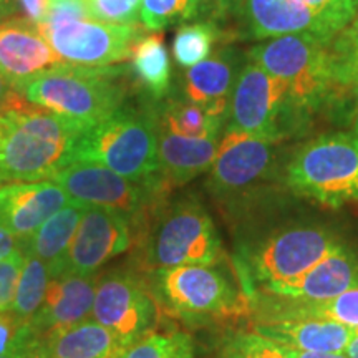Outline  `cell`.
<instances>
[{
	"instance_id": "7dc6e473",
	"label": "cell",
	"mask_w": 358,
	"mask_h": 358,
	"mask_svg": "<svg viewBox=\"0 0 358 358\" xmlns=\"http://www.w3.org/2000/svg\"><path fill=\"white\" fill-rule=\"evenodd\" d=\"M27 347V345H25ZM24 347V348H25ZM24 348H20V350H12V352H7V353H0V358H17L22 353Z\"/></svg>"
},
{
	"instance_id": "30bf717a",
	"label": "cell",
	"mask_w": 358,
	"mask_h": 358,
	"mask_svg": "<svg viewBox=\"0 0 358 358\" xmlns=\"http://www.w3.org/2000/svg\"><path fill=\"white\" fill-rule=\"evenodd\" d=\"M148 259L156 268L226 261L216 224L196 196H182L156 209L148 234Z\"/></svg>"
},
{
	"instance_id": "cb8c5ba5",
	"label": "cell",
	"mask_w": 358,
	"mask_h": 358,
	"mask_svg": "<svg viewBox=\"0 0 358 358\" xmlns=\"http://www.w3.org/2000/svg\"><path fill=\"white\" fill-rule=\"evenodd\" d=\"M87 206L70 203L45 221L27 241H22V248L47 264L50 277L65 272V259L69 248L77 231Z\"/></svg>"
},
{
	"instance_id": "d4e9b609",
	"label": "cell",
	"mask_w": 358,
	"mask_h": 358,
	"mask_svg": "<svg viewBox=\"0 0 358 358\" xmlns=\"http://www.w3.org/2000/svg\"><path fill=\"white\" fill-rule=\"evenodd\" d=\"M257 307L256 320L261 319H322L332 320L358 330V287L324 302L285 303L272 301H252Z\"/></svg>"
},
{
	"instance_id": "b9f144b4",
	"label": "cell",
	"mask_w": 358,
	"mask_h": 358,
	"mask_svg": "<svg viewBox=\"0 0 358 358\" xmlns=\"http://www.w3.org/2000/svg\"><path fill=\"white\" fill-rule=\"evenodd\" d=\"M17 358H48L47 357V345L43 340L35 338L27 345Z\"/></svg>"
},
{
	"instance_id": "7402d4cb",
	"label": "cell",
	"mask_w": 358,
	"mask_h": 358,
	"mask_svg": "<svg viewBox=\"0 0 358 358\" xmlns=\"http://www.w3.org/2000/svg\"><path fill=\"white\" fill-rule=\"evenodd\" d=\"M252 332L303 352L345 353L355 330L350 327L322 319H261L254 322Z\"/></svg>"
},
{
	"instance_id": "74e56055",
	"label": "cell",
	"mask_w": 358,
	"mask_h": 358,
	"mask_svg": "<svg viewBox=\"0 0 358 358\" xmlns=\"http://www.w3.org/2000/svg\"><path fill=\"white\" fill-rule=\"evenodd\" d=\"M22 17L34 24H43L48 13V0H17Z\"/></svg>"
},
{
	"instance_id": "9a60e30c",
	"label": "cell",
	"mask_w": 358,
	"mask_h": 358,
	"mask_svg": "<svg viewBox=\"0 0 358 358\" xmlns=\"http://www.w3.org/2000/svg\"><path fill=\"white\" fill-rule=\"evenodd\" d=\"M133 227L122 214L87 206L66 252L65 272L93 275L133 244Z\"/></svg>"
},
{
	"instance_id": "7bdbcfd3",
	"label": "cell",
	"mask_w": 358,
	"mask_h": 358,
	"mask_svg": "<svg viewBox=\"0 0 358 358\" xmlns=\"http://www.w3.org/2000/svg\"><path fill=\"white\" fill-rule=\"evenodd\" d=\"M17 12H19L17 0H0V22L10 19Z\"/></svg>"
},
{
	"instance_id": "7c38bea8",
	"label": "cell",
	"mask_w": 358,
	"mask_h": 358,
	"mask_svg": "<svg viewBox=\"0 0 358 358\" xmlns=\"http://www.w3.org/2000/svg\"><path fill=\"white\" fill-rule=\"evenodd\" d=\"M62 65L103 69L129 60L133 45L145 35L138 24H110L93 17L37 25Z\"/></svg>"
},
{
	"instance_id": "f546056e",
	"label": "cell",
	"mask_w": 358,
	"mask_h": 358,
	"mask_svg": "<svg viewBox=\"0 0 358 358\" xmlns=\"http://www.w3.org/2000/svg\"><path fill=\"white\" fill-rule=\"evenodd\" d=\"M209 0H141L140 20L150 32L196 19H211Z\"/></svg>"
},
{
	"instance_id": "83f0119b",
	"label": "cell",
	"mask_w": 358,
	"mask_h": 358,
	"mask_svg": "<svg viewBox=\"0 0 358 358\" xmlns=\"http://www.w3.org/2000/svg\"><path fill=\"white\" fill-rule=\"evenodd\" d=\"M158 122L163 128L181 136L204 138L224 131L227 120L211 116L199 105H194L179 95H169L166 100L158 101Z\"/></svg>"
},
{
	"instance_id": "603a6c76",
	"label": "cell",
	"mask_w": 358,
	"mask_h": 358,
	"mask_svg": "<svg viewBox=\"0 0 358 358\" xmlns=\"http://www.w3.org/2000/svg\"><path fill=\"white\" fill-rule=\"evenodd\" d=\"M128 71L134 88L148 100L163 101L171 95V57L159 34H145L136 40L129 55Z\"/></svg>"
},
{
	"instance_id": "8fae6325",
	"label": "cell",
	"mask_w": 358,
	"mask_h": 358,
	"mask_svg": "<svg viewBox=\"0 0 358 358\" xmlns=\"http://www.w3.org/2000/svg\"><path fill=\"white\" fill-rule=\"evenodd\" d=\"M71 203L108 209L127 217L133 229H143L168 191L136 182L95 163L77 161L52 178Z\"/></svg>"
},
{
	"instance_id": "8992f818",
	"label": "cell",
	"mask_w": 358,
	"mask_h": 358,
	"mask_svg": "<svg viewBox=\"0 0 358 358\" xmlns=\"http://www.w3.org/2000/svg\"><path fill=\"white\" fill-rule=\"evenodd\" d=\"M312 123L313 116L299 105L289 88L248 53L232 92L226 128L261 140L287 143L306 134Z\"/></svg>"
},
{
	"instance_id": "3957f363",
	"label": "cell",
	"mask_w": 358,
	"mask_h": 358,
	"mask_svg": "<svg viewBox=\"0 0 358 358\" xmlns=\"http://www.w3.org/2000/svg\"><path fill=\"white\" fill-rule=\"evenodd\" d=\"M0 115L6 122L0 186L6 182L52 179L71 164L75 145L87 129L32 103Z\"/></svg>"
},
{
	"instance_id": "4316f807",
	"label": "cell",
	"mask_w": 358,
	"mask_h": 358,
	"mask_svg": "<svg viewBox=\"0 0 358 358\" xmlns=\"http://www.w3.org/2000/svg\"><path fill=\"white\" fill-rule=\"evenodd\" d=\"M232 35L224 30L221 22L198 19L179 25L173 38V57L179 69H191L201 64L219 45L229 43Z\"/></svg>"
},
{
	"instance_id": "7a4b0ae2",
	"label": "cell",
	"mask_w": 358,
	"mask_h": 358,
	"mask_svg": "<svg viewBox=\"0 0 358 358\" xmlns=\"http://www.w3.org/2000/svg\"><path fill=\"white\" fill-rule=\"evenodd\" d=\"M17 88L32 105L88 129L122 108L134 85L124 65L103 69L60 65L40 71Z\"/></svg>"
},
{
	"instance_id": "ab89813d",
	"label": "cell",
	"mask_w": 358,
	"mask_h": 358,
	"mask_svg": "<svg viewBox=\"0 0 358 358\" xmlns=\"http://www.w3.org/2000/svg\"><path fill=\"white\" fill-rule=\"evenodd\" d=\"M209 3H211V10H213L211 19L221 22L222 24L224 20H227L229 17H232V13H234L237 6L241 3V0H209Z\"/></svg>"
},
{
	"instance_id": "60d3db41",
	"label": "cell",
	"mask_w": 358,
	"mask_h": 358,
	"mask_svg": "<svg viewBox=\"0 0 358 358\" xmlns=\"http://www.w3.org/2000/svg\"><path fill=\"white\" fill-rule=\"evenodd\" d=\"M22 248V241L0 224V261Z\"/></svg>"
},
{
	"instance_id": "836d02e7",
	"label": "cell",
	"mask_w": 358,
	"mask_h": 358,
	"mask_svg": "<svg viewBox=\"0 0 358 358\" xmlns=\"http://www.w3.org/2000/svg\"><path fill=\"white\" fill-rule=\"evenodd\" d=\"M219 358H279L271 340L256 332L237 334L222 347Z\"/></svg>"
},
{
	"instance_id": "5bb4252c",
	"label": "cell",
	"mask_w": 358,
	"mask_h": 358,
	"mask_svg": "<svg viewBox=\"0 0 358 358\" xmlns=\"http://www.w3.org/2000/svg\"><path fill=\"white\" fill-rule=\"evenodd\" d=\"M232 17L237 37L257 42L285 35H310L332 42L342 32L335 22L301 0H241Z\"/></svg>"
},
{
	"instance_id": "9c48e42d",
	"label": "cell",
	"mask_w": 358,
	"mask_h": 358,
	"mask_svg": "<svg viewBox=\"0 0 358 358\" xmlns=\"http://www.w3.org/2000/svg\"><path fill=\"white\" fill-rule=\"evenodd\" d=\"M343 239L317 222H292L274 227L249 245L245 254L244 285L257 290L289 282L342 249Z\"/></svg>"
},
{
	"instance_id": "d590c367",
	"label": "cell",
	"mask_w": 358,
	"mask_h": 358,
	"mask_svg": "<svg viewBox=\"0 0 358 358\" xmlns=\"http://www.w3.org/2000/svg\"><path fill=\"white\" fill-rule=\"evenodd\" d=\"M301 2L324 13L340 29H343L358 10V0H301Z\"/></svg>"
},
{
	"instance_id": "277c9868",
	"label": "cell",
	"mask_w": 358,
	"mask_h": 358,
	"mask_svg": "<svg viewBox=\"0 0 358 358\" xmlns=\"http://www.w3.org/2000/svg\"><path fill=\"white\" fill-rule=\"evenodd\" d=\"M289 155L285 143L224 128L206 187L224 209L234 214L244 213L271 198L274 186H285L284 171Z\"/></svg>"
},
{
	"instance_id": "1f68e13d",
	"label": "cell",
	"mask_w": 358,
	"mask_h": 358,
	"mask_svg": "<svg viewBox=\"0 0 358 358\" xmlns=\"http://www.w3.org/2000/svg\"><path fill=\"white\" fill-rule=\"evenodd\" d=\"M334 73L342 90L358 88V10L330 43Z\"/></svg>"
},
{
	"instance_id": "5b68a950",
	"label": "cell",
	"mask_w": 358,
	"mask_h": 358,
	"mask_svg": "<svg viewBox=\"0 0 358 358\" xmlns=\"http://www.w3.org/2000/svg\"><path fill=\"white\" fill-rule=\"evenodd\" d=\"M284 182L292 194L325 208L358 203V138L325 133L295 148Z\"/></svg>"
},
{
	"instance_id": "6da1fadb",
	"label": "cell",
	"mask_w": 358,
	"mask_h": 358,
	"mask_svg": "<svg viewBox=\"0 0 358 358\" xmlns=\"http://www.w3.org/2000/svg\"><path fill=\"white\" fill-rule=\"evenodd\" d=\"M77 161L101 164L131 181L168 191L159 178L158 101L128 100L101 123L85 129L71 163Z\"/></svg>"
},
{
	"instance_id": "ee69618b",
	"label": "cell",
	"mask_w": 358,
	"mask_h": 358,
	"mask_svg": "<svg viewBox=\"0 0 358 358\" xmlns=\"http://www.w3.org/2000/svg\"><path fill=\"white\" fill-rule=\"evenodd\" d=\"M345 355L348 358H358V330H355V335H353L350 345L345 350Z\"/></svg>"
},
{
	"instance_id": "d6a6232c",
	"label": "cell",
	"mask_w": 358,
	"mask_h": 358,
	"mask_svg": "<svg viewBox=\"0 0 358 358\" xmlns=\"http://www.w3.org/2000/svg\"><path fill=\"white\" fill-rule=\"evenodd\" d=\"M90 17L110 24H138L141 0H83Z\"/></svg>"
},
{
	"instance_id": "f1b7e54d",
	"label": "cell",
	"mask_w": 358,
	"mask_h": 358,
	"mask_svg": "<svg viewBox=\"0 0 358 358\" xmlns=\"http://www.w3.org/2000/svg\"><path fill=\"white\" fill-rule=\"evenodd\" d=\"M24 254V266H22L15 299H13L10 312L22 324H29L35 317V313L38 312L40 306H42L48 280H50V274H48L47 264L42 259L34 256L32 252L25 249Z\"/></svg>"
},
{
	"instance_id": "ac0fdd59",
	"label": "cell",
	"mask_w": 358,
	"mask_h": 358,
	"mask_svg": "<svg viewBox=\"0 0 358 358\" xmlns=\"http://www.w3.org/2000/svg\"><path fill=\"white\" fill-rule=\"evenodd\" d=\"M96 275L73 272L50 277L43 302L29 322L35 335L43 342L82 324L92 317L96 292Z\"/></svg>"
},
{
	"instance_id": "4dcf8cb0",
	"label": "cell",
	"mask_w": 358,
	"mask_h": 358,
	"mask_svg": "<svg viewBox=\"0 0 358 358\" xmlns=\"http://www.w3.org/2000/svg\"><path fill=\"white\" fill-rule=\"evenodd\" d=\"M118 358H194L189 335L176 329L148 332L131 343Z\"/></svg>"
},
{
	"instance_id": "d6986e66",
	"label": "cell",
	"mask_w": 358,
	"mask_h": 358,
	"mask_svg": "<svg viewBox=\"0 0 358 358\" xmlns=\"http://www.w3.org/2000/svg\"><path fill=\"white\" fill-rule=\"evenodd\" d=\"M71 201L52 179L6 182L0 186V224L27 241L48 217Z\"/></svg>"
},
{
	"instance_id": "2e32d148",
	"label": "cell",
	"mask_w": 358,
	"mask_h": 358,
	"mask_svg": "<svg viewBox=\"0 0 358 358\" xmlns=\"http://www.w3.org/2000/svg\"><path fill=\"white\" fill-rule=\"evenodd\" d=\"M355 287H358V254L343 245L302 275L254 290L250 299L285 303L324 302Z\"/></svg>"
},
{
	"instance_id": "ba28073f",
	"label": "cell",
	"mask_w": 358,
	"mask_h": 358,
	"mask_svg": "<svg viewBox=\"0 0 358 358\" xmlns=\"http://www.w3.org/2000/svg\"><path fill=\"white\" fill-rule=\"evenodd\" d=\"M226 262V261H224ZM224 262L158 268L156 299L174 315L191 320H231L252 315V299Z\"/></svg>"
},
{
	"instance_id": "52a82bcc",
	"label": "cell",
	"mask_w": 358,
	"mask_h": 358,
	"mask_svg": "<svg viewBox=\"0 0 358 358\" xmlns=\"http://www.w3.org/2000/svg\"><path fill=\"white\" fill-rule=\"evenodd\" d=\"M330 43L310 35H285L259 42L248 53L315 118L332 108L342 90L335 80Z\"/></svg>"
},
{
	"instance_id": "e575fe53",
	"label": "cell",
	"mask_w": 358,
	"mask_h": 358,
	"mask_svg": "<svg viewBox=\"0 0 358 358\" xmlns=\"http://www.w3.org/2000/svg\"><path fill=\"white\" fill-rule=\"evenodd\" d=\"M24 249H17L10 256L0 261V315L10 312L13 299H15L17 284L24 266Z\"/></svg>"
},
{
	"instance_id": "f35d334b",
	"label": "cell",
	"mask_w": 358,
	"mask_h": 358,
	"mask_svg": "<svg viewBox=\"0 0 358 358\" xmlns=\"http://www.w3.org/2000/svg\"><path fill=\"white\" fill-rule=\"evenodd\" d=\"M274 345H275V352H277V355H279V358H348L345 353L303 352V350H295V348L279 345V343H274Z\"/></svg>"
},
{
	"instance_id": "44dd1931",
	"label": "cell",
	"mask_w": 358,
	"mask_h": 358,
	"mask_svg": "<svg viewBox=\"0 0 358 358\" xmlns=\"http://www.w3.org/2000/svg\"><path fill=\"white\" fill-rule=\"evenodd\" d=\"M224 131L204 138H187L171 133L158 122V161L163 186H182L203 173H208L216 158Z\"/></svg>"
},
{
	"instance_id": "f6af8a7d",
	"label": "cell",
	"mask_w": 358,
	"mask_h": 358,
	"mask_svg": "<svg viewBox=\"0 0 358 358\" xmlns=\"http://www.w3.org/2000/svg\"><path fill=\"white\" fill-rule=\"evenodd\" d=\"M3 140H6V122H3V116L0 115V156L3 150Z\"/></svg>"
},
{
	"instance_id": "4fadbf2b",
	"label": "cell",
	"mask_w": 358,
	"mask_h": 358,
	"mask_svg": "<svg viewBox=\"0 0 358 358\" xmlns=\"http://www.w3.org/2000/svg\"><path fill=\"white\" fill-rule=\"evenodd\" d=\"M92 319L127 348L156 327L158 303L145 282L131 272L111 271L96 282Z\"/></svg>"
},
{
	"instance_id": "ffe728a7",
	"label": "cell",
	"mask_w": 358,
	"mask_h": 358,
	"mask_svg": "<svg viewBox=\"0 0 358 358\" xmlns=\"http://www.w3.org/2000/svg\"><path fill=\"white\" fill-rule=\"evenodd\" d=\"M62 62L40 32L37 24L13 15L0 22V70L13 83H22Z\"/></svg>"
},
{
	"instance_id": "e0dca14e",
	"label": "cell",
	"mask_w": 358,
	"mask_h": 358,
	"mask_svg": "<svg viewBox=\"0 0 358 358\" xmlns=\"http://www.w3.org/2000/svg\"><path fill=\"white\" fill-rule=\"evenodd\" d=\"M248 53L232 43H222L201 64L181 75L179 96L199 105L211 116L227 120L236 82Z\"/></svg>"
},
{
	"instance_id": "8d00e7d4",
	"label": "cell",
	"mask_w": 358,
	"mask_h": 358,
	"mask_svg": "<svg viewBox=\"0 0 358 358\" xmlns=\"http://www.w3.org/2000/svg\"><path fill=\"white\" fill-rule=\"evenodd\" d=\"M24 95L17 88V83H13L10 78L0 70V113H7V111L19 110L27 105Z\"/></svg>"
},
{
	"instance_id": "bcb514c9",
	"label": "cell",
	"mask_w": 358,
	"mask_h": 358,
	"mask_svg": "<svg viewBox=\"0 0 358 358\" xmlns=\"http://www.w3.org/2000/svg\"><path fill=\"white\" fill-rule=\"evenodd\" d=\"M357 92V101H355V115H353V131H355V136L358 138V88H355Z\"/></svg>"
},
{
	"instance_id": "484cf974",
	"label": "cell",
	"mask_w": 358,
	"mask_h": 358,
	"mask_svg": "<svg viewBox=\"0 0 358 358\" xmlns=\"http://www.w3.org/2000/svg\"><path fill=\"white\" fill-rule=\"evenodd\" d=\"M48 358H118L124 347L108 329L85 320L45 342Z\"/></svg>"
}]
</instances>
